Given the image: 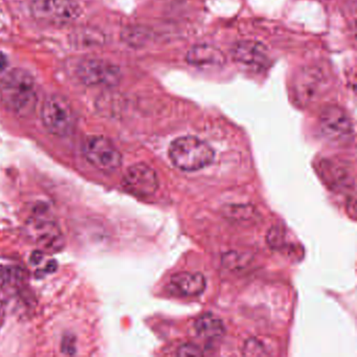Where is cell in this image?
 Returning a JSON list of instances; mask_svg holds the SVG:
<instances>
[{"label": "cell", "mask_w": 357, "mask_h": 357, "mask_svg": "<svg viewBox=\"0 0 357 357\" xmlns=\"http://www.w3.org/2000/svg\"><path fill=\"white\" fill-rule=\"evenodd\" d=\"M0 100L12 114L26 118L36 108L37 85L32 75L22 68L10 70L0 81Z\"/></svg>", "instance_id": "6da1fadb"}, {"label": "cell", "mask_w": 357, "mask_h": 357, "mask_svg": "<svg viewBox=\"0 0 357 357\" xmlns=\"http://www.w3.org/2000/svg\"><path fill=\"white\" fill-rule=\"evenodd\" d=\"M82 152L87 162L101 172L112 173L122 166V154L103 135L87 137L83 142Z\"/></svg>", "instance_id": "5b68a950"}, {"label": "cell", "mask_w": 357, "mask_h": 357, "mask_svg": "<svg viewBox=\"0 0 357 357\" xmlns=\"http://www.w3.org/2000/svg\"><path fill=\"white\" fill-rule=\"evenodd\" d=\"M75 75L87 86H114L122 77L119 68L98 58H84L77 62Z\"/></svg>", "instance_id": "8992f818"}, {"label": "cell", "mask_w": 357, "mask_h": 357, "mask_svg": "<svg viewBox=\"0 0 357 357\" xmlns=\"http://www.w3.org/2000/svg\"><path fill=\"white\" fill-rule=\"evenodd\" d=\"M169 158L176 168L192 172L212 164L215 152L206 142L188 135L172 142L169 148Z\"/></svg>", "instance_id": "7a4b0ae2"}, {"label": "cell", "mask_w": 357, "mask_h": 357, "mask_svg": "<svg viewBox=\"0 0 357 357\" xmlns=\"http://www.w3.org/2000/svg\"><path fill=\"white\" fill-rule=\"evenodd\" d=\"M8 66V59L5 54L0 53V73L3 72Z\"/></svg>", "instance_id": "9a60e30c"}, {"label": "cell", "mask_w": 357, "mask_h": 357, "mask_svg": "<svg viewBox=\"0 0 357 357\" xmlns=\"http://www.w3.org/2000/svg\"><path fill=\"white\" fill-rule=\"evenodd\" d=\"M29 237L47 252H58L64 245L61 229L53 221L47 219L34 218L29 221L26 227Z\"/></svg>", "instance_id": "9c48e42d"}, {"label": "cell", "mask_w": 357, "mask_h": 357, "mask_svg": "<svg viewBox=\"0 0 357 357\" xmlns=\"http://www.w3.org/2000/svg\"><path fill=\"white\" fill-rule=\"evenodd\" d=\"M187 61L194 66H218L225 63V57L213 45H199L188 52Z\"/></svg>", "instance_id": "7c38bea8"}, {"label": "cell", "mask_w": 357, "mask_h": 357, "mask_svg": "<svg viewBox=\"0 0 357 357\" xmlns=\"http://www.w3.org/2000/svg\"><path fill=\"white\" fill-rule=\"evenodd\" d=\"M177 354L181 355V356H198V355H202V353L199 347L196 346V344H185L178 349Z\"/></svg>", "instance_id": "5bb4252c"}, {"label": "cell", "mask_w": 357, "mask_h": 357, "mask_svg": "<svg viewBox=\"0 0 357 357\" xmlns=\"http://www.w3.org/2000/svg\"><path fill=\"white\" fill-rule=\"evenodd\" d=\"M206 278L199 273H178L170 280V290L177 296H197L206 289Z\"/></svg>", "instance_id": "8fae6325"}, {"label": "cell", "mask_w": 357, "mask_h": 357, "mask_svg": "<svg viewBox=\"0 0 357 357\" xmlns=\"http://www.w3.org/2000/svg\"><path fill=\"white\" fill-rule=\"evenodd\" d=\"M123 185L129 193L137 197H149L158 189V177L155 171L146 164L129 167L123 178Z\"/></svg>", "instance_id": "ba28073f"}, {"label": "cell", "mask_w": 357, "mask_h": 357, "mask_svg": "<svg viewBox=\"0 0 357 357\" xmlns=\"http://www.w3.org/2000/svg\"><path fill=\"white\" fill-rule=\"evenodd\" d=\"M43 126L51 135L68 137L76 126V116L68 99L61 95L45 98L40 110Z\"/></svg>", "instance_id": "3957f363"}, {"label": "cell", "mask_w": 357, "mask_h": 357, "mask_svg": "<svg viewBox=\"0 0 357 357\" xmlns=\"http://www.w3.org/2000/svg\"><path fill=\"white\" fill-rule=\"evenodd\" d=\"M195 330L200 337L206 340H219L225 332V325L216 315L206 313L196 321Z\"/></svg>", "instance_id": "4fadbf2b"}, {"label": "cell", "mask_w": 357, "mask_h": 357, "mask_svg": "<svg viewBox=\"0 0 357 357\" xmlns=\"http://www.w3.org/2000/svg\"><path fill=\"white\" fill-rule=\"evenodd\" d=\"M319 127L324 137L333 144H344L353 135V125L347 112L338 106L324 108L319 116Z\"/></svg>", "instance_id": "52a82bcc"}, {"label": "cell", "mask_w": 357, "mask_h": 357, "mask_svg": "<svg viewBox=\"0 0 357 357\" xmlns=\"http://www.w3.org/2000/svg\"><path fill=\"white\" fill-rule=\"evenodd\" d=\"M231 54L239 66L256 72L264 70L269 61L266 47L256 41H240L233 47Z\"/></svg>", "instance_id": "30bf717a"}, {"label": "cell", "mask_w": 357, "mask_h": 357, "mask_svg": "<svg viewBox=\"0 0 357 357\" xmlns=\"http://www.w3.org/2000/svg\"><path fill=\"white\" fill-rule=\"evenodd\" d=\"M31 13L40 24L64 26L76 22L82 9L75 0H35Z\"/></svg>", "instance_id": "277c9868"}]
</instances>
